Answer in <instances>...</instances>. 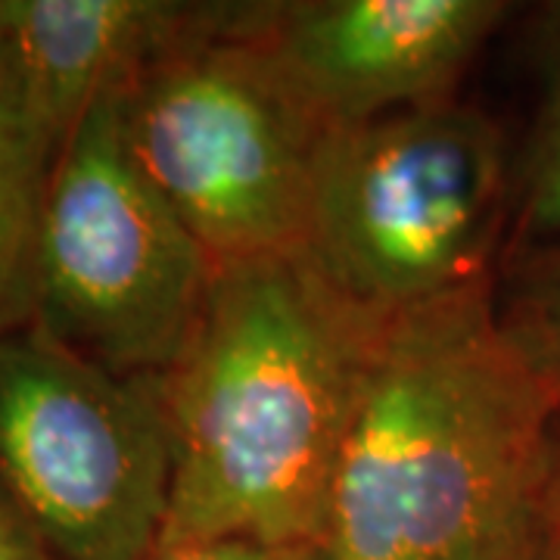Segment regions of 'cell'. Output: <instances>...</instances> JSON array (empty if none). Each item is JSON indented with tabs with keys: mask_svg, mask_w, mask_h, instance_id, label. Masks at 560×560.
Returning <instances> with one entry per match:
<instances>
[{
	"mask_svg": "<svg viewBox=\"0 0 560 560\" xmlns=\"http://www.w3.org/2000/svg\"><path fill=\"white\" fill-rule=\"evenodd\" d=\"M377 334L302 256L215 265L162 377L172 492L160 545L318 548Z\"/></svg>",
	"mask_w": 560,
	"mask_h": 560,
	"instance_id": "cell-1",
	"label": "cell"
},
{
	"mask_svg": "<svg viewBox=\"0 0 560 560\" xmlns=\"http://www.w3.org/2000/svg\"><path fill=\"white\" fill-rule=\"evenodd\" d=\"M558 401L495 283L383 324L342 442L324 560H477L536 514Z\"/></svg>",
	"mask_w": 560,
	"mask_h": 560,
	"instance_id": "cell-2",
	"label": "cell"
},
{
	"mask_svg": "<svg viewBox=\"0 0 560 560\" xmlns=\"http://www.w3.org/2000/svg\"><path fill=\"white\" fill-rule=\"evenodd\" d=\"M514 178L501 125L467 103L334 128L300 256L383 327L499 280Z\"/></svg>",
	"mask_w": 560,
	"mask_h": 560,
	"instance_id": "cell-3",
	"label": "cell"
},
{
	"mask_svg": "<svg viewBox=\"0 0 560 560\" xmlns=\"http://www.w3.org/2000/svg\"><path fill=\"white\" fill-rule=\"evenodd\" d=\"M275 0L184 44L121 94L125 143L215 265L300 256L330 125L261 38Z\"/></svg>",
	"mask_w": 560,
	"mask_h": 560,
	"instance_id": "cell-4",
	"label": "cell"
},
{
	"mask_svg": "<svg viewBox=\"0 0 560 560\" xmlns=\"http://www.w3.org/2000/svg\"><path fill=\"white\" fill-rule=\"evenodd\" d=\"M209 280V256L125 143L121 94H106L50 168L35 327L103 371L162 381L197 327Z\"/></svg>",
	"mask_w": 560,
	"mask_h": 560,
	"instance_id": "cell-5",
	"label": "cell"
},
{
	"mask_svg": "<svg viewBox=\"0 0 560 560\" xmlns=\"http://www.w3.org/2000/svg\"><path fill=\"white\" fill-rule=\"evenodd\" d=\"M0 477L50 560H147L172 492L162 381L103 371L40 327L0 337Z\"/></svg>",
	"mask_w": 560,
	"mask_h": 560,
	"instance_id": "cell-6",
	"label": "cell"
},
{
	"mask_svg": "<svg viewBox=\"0 0 560 560\" xmlns=\"http://www.w3.org/2000/svg\"><path fill=\"white\" fill-rule=\"evenodd\" d=\"M514 7L504 0H290L261 38L330 128L455 101Z\"/></svg>",
	"mask_w": 560,
	"mask_h": 560,
	"instance_id": "cell-7",
	"label": "cell"
},
{
	"mask_svg": "<svg viewBox=\"0 0 560 560\" xmlns=\"http://www.w3.org/2000/svg\"><path fill=\"white\" fill-rule=\"evenodd\" d=\"M253 10L256 0H0V38L57 156L101 97L125 94L168 54L237 28Z\"/></svg>",
	"mask_w": 560,
	"mask_h": 560,
	"instance_id": "cell-8",
	"label": "cell"
},
{
	"mask_svg": "<svg viewBox=\"0 0 560 560\" xmlns=\"http://www.w3.org/2000/svg\"><path fill=\"white\" fill-rule=\"evenodd\" d=\"M54 160L22 103L0 38V337L35 318L40 212Z\"/></svg>",
	"mask_w": 560,
	"mask_h": 560,
	"instance_id": "cell-9",
	"label": "cell"
},
{
	"mask_svg": "<svg viewBox=\"0 0 560 560\" xmlns=\"http://www.w3.org/2000/svg\"><path fill=\"white\" fill-rule=\"evenodd\" d=\"M539 109L526 140L504 256L560 241V0L545 3L536 20Z\"/></svg>",
	"mask_w": 560,
	"mask_h": 560,
	"instance_id": "cell-10",
	"label": "cell"
},
{
	"mask_svg": "<svg viewBox=\"0 0 560 560\" xmlns=\"http://www.w3.org/2000/svg\"><path fill=\"white\" fill-rule=\"evenodd\" d=\"M495 308L504 334L560 401V241L501 259Z\"/></svg>",
	"mask_w": 560,
	"mask_h": 560,
	"instance_id": "cell-11",
	"label": "cell"
},
{
	"mask_svg": "<svg viewBox=\"0 0 560 560\" xmlns=\"http://www.w3.org/2000/svg\"><path fill=\"white\" fill-rule=\"evenodd\" d=\"M147 560H324L318 548H265L253 541H184L156 545Z\"/></svg>",
	"mask_w": 560,
	"mask_h": 560,
	"instance_id": "cell-12",
	"label": "cell"
},
{
	"mask_svg": "<svg viewBox=\"0 0 560 560\" xmlns=\"http://www.w3.org/2000/svg\"><path fill=\"white\" fill-rule=\"evenodd\" d=\"M536 514H539L541 533H545L551 555L555 560H560V401L551 415V423H548V436H545Z\"/></svg>",
	"mask_w": 560,
	"mask_h": 560,
	"instance_id": "cell-13",
	"label": "cell"
},
{
	"mask_svg": "<svg viewBox=\"0 0 560 560\" xmlns=\"http://www.w3.org/2000/svg\"><path fill=\"white\" fill-rule=\"evenodd\" d=\"M477 560H555V555L545 541L539 514H533L508 536H501L492 548H486Z\"/></svg>",
	"mask_w": 560,
	"mask_h": 560,
	"instance_id": "cell-14",
	"label": "cell"
},
{
	"mask_svg": "<svg viewBox=\"0 0 560 560\" xmlns=\"http://www.w3.org/2000/svg\"><path fill=\"white\" fill-rule=\"evenodd\" d=\"M0 560H50L16 508L0 504Z\"/></svg>",
	"mask_w": 560,
	"mask_h": 560,
	"instance_id": "cell-15",
	"label": "cell"
}]
</instances>
